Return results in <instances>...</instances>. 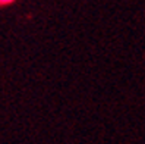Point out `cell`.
Returning <instances> with one entry per match:
<instances>
[{
	"instance_id": "obj_1",
	"label": "cell",
	"mask_w": 145,
	"mask_h": 144,
	"mask_svg": "<svg viewBox=\"0 0 145 144\" xmlns=\"http://www.w3.org/2000/svg\"><path fill=\"white\" fill-rule=\"evenodd\" d=\"M13 0H0V5H7V3H12Z\"/></svg>"
}]
</instances>
